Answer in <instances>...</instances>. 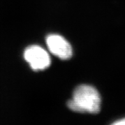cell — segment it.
<instances>
[{
    "label": "cell",
    "mask_w": 125,
    "mask_h": 125,
    "mask_svg": "<svg viewBox=\"0 0 125 125\" xmlns=\"http://www.w3.org/2000/svg\"><path fill=\"white\" fill-rule=\"evenodd\" d=\"M24 56L26 61L30 63L31 68L34 70H42L51 64V59L47 52L38 45H32L25 50Z\"/></svg>",
    "instance_id": "2"
},
{
    "label": "cell",
    "mask_w": 125,
    "mask_h": 125,
    "mask_svg": "<svg viewBox=\"0 0 125 125\" xmlns=\"http://www.w3.org/2000/svg\"><path fill=\"white\" fill-rule=\"evenodd\" d=\"M47 45L51 52L61 59H68L72 56V49L67 40L60 35L47 36Z\"/></svg>",
    "instance_id": "3"
},
{
    "label": "cell",
    "mask_w": 125,
    "mask_h": 125,
    "mask_svg": "<svg viewBox=\"0 0 125 125\" xmlns=\"http://www.w3.org/2000/svg\"><path fill=\"white\" fill-rule=\"evenodd\" d=\"M112 125H125V117H123L121 119H119L118 120H117L116 121H115L114 123H112Z\"/></svg>",
    "instance_id": "4"
},
{
    "label": "cell",
    "mask_w": 125,
    "mask_h": 125,
    "mask_svg": "<svg viewBox=\"0 0 125 125\" xmlns=\"http://www.w3.org/2000/svg\"><path fill=\"white\" fill-rule=\"evenodd\" d=\"M101 98L98 91L89 85H81L73 91V98L68 107L73 111L81 113L97 114L100 110Z\"/></svg>",
    "instance_id": "1"
}]
</instances>
